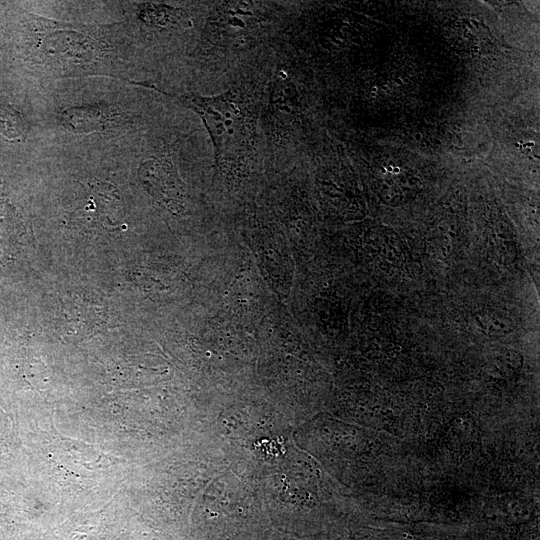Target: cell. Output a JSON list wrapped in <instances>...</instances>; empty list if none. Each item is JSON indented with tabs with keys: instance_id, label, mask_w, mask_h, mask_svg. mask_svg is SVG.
I'll list each match as a JSON object with an SVG mask.
<instances>
[{
	"instance_id": "3",
	"label": "cell",
	"mask_w": 540,
	"mask_h": 540,
	"mask_svg": "<svg viewBox=\"0 0 540 540\" xmlns=\"http://www.w3.org/2000/svg\"><path fill=\"white\" fill-rule=\"evenodd\" d=\"M117 115L94 106L70 107L60 114L61 124L70 131L87 133L103 130L117 122Z\"/></svg>"
},
{
	"instance_id": "2",
	"label": "cell",
	"mask_w": 540,
	"mask_h": 540,
	"mask_svg": "<svg viewBox=\"0 0 540 540\" xmlns=\"http://www.w3.org/2000/svg\"><path fill=\"white\" fill-rule=\"evenodd\" d=\"M43 57L58 66L92 64L103 57V48L90 35L71 29H54L40 41Z\"/></svg>"
},
{
	"instance_id": "1",
	"label": "cell",
	"mask_w": 540,
	"mask_h": 540,
	"mask_svg": "<svg viewBox=\"0 0 540 540\" xmlns=\"http://www.w3.org/2000/svg\"><path fill=\"white\" fill-rule=\"evenodd\" d=\"M175 98L193 110L202 120L212 142L215 163L242 147L254 131V116L237 93L228 91L213 96L175 94L152 84L135 82Z\"/></svg>"
}]
</instances>
